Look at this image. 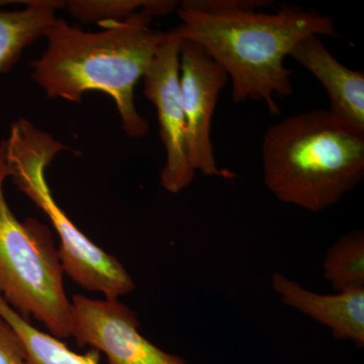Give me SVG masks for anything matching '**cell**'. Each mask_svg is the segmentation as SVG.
Masks as SVG:
<instances>
[{"mask_svg":"<svg viewBox=\"0 0 364 364\" xmlns=\"http://www.w3.org/2000/svg\"><path fill=\"white\" fill-rule=\"evenodd\" d=\"M267 0H186L177 11L181 40L202 46L232 80L235 104L264 102L270 114L274 97L293 95V71L284 61L294 46L311 36L338 38L334 20L313 9L286 4L274 14L259 13Z\"/></svg>","mask_w":364,"mask_h":364,"instance_id":"1","label":"cell"},{"mask_svg":"<svg viewBox=\"0 0 364 364\" xmlns=\"http://www.w3.org/2000/svg\"><path fill=\"white\" fill-rule=\"evenodd\" d=\"M154 18L143 9L95 33L58 18L46 35L44 53L32 62L31 77L50 98L80 102L88 91L109 95L124 134L142 138L150 126L136 111L135 88L166 36L151 28Z\"/></svg>","mask_w":364,"mask_h":364,"instance_id":"2","label":"cell"},{"mask_svg":"<svg viewBox=\"0 0 364 364\" xmlns=\"http://www.w3.org/2000/svg\"><path fill=\"white\" fill-rule=\"evenodd\" d=\"M263 179L279 202L322 212L364 176V136L349 133L326 109L284 117L263 135Z\"/></svg>","mask_w":364,"mask_h":364,"instance_id":"3","label":"cell"},{"mask_svg":"<svg viewBox=\"0 0 364 364\" xmlns=\"http://www.w3.org/2000/svg\"><path fill=\"white\" fill-rule=\"evenodd\" d=\"M4 144L9 178L47 215L58 234L64 272L78 286L105 299L132 293L135 282L123 264L87 238L53 198L46 170L66 146L26 119L11 124Z\"/></svg>","mask_w":364,"mask_h":364,"instance_id":"4","label":"cell"},{"mask_svg":"<svg viewBox=\"0 0 364 364\" xmlns=\"http://www.w3.org/2000/svg\"><path fill=\"white\" fill-rule=\"evenodd\" d=\"M6 144L0 141V296L18 315L36 318L49 334L70 338L71 299L64 287L58 249L49 228L33 219L21 222L9 208Z\"/></svg>","mask_w":364,"mask_h":364,"instance_id":"5","label":"cell"},{"mask_svg":"<svg viewBox=\"0 0 364 364\" xmlns=\"http://www.w3.org/2000/svg\"><path fill=\"white\" fill-rule=\"evenodd\" d=\"M71 306V337L105 354L107 364H189L144 337L136 313L119 299L75 294Z\"/></svg>","mask_w":364,"mask_h":364,"instance_id":"6","label":"cell"},{"mask_svg":"<svg viewBox=\"0 0 364 364\" xmlns=\"http://www.w3.org/2000/svg\"><path fill=\"white\" fill-rule=\"evenodd\" d=\"M181 39L176 31L166 33L152 63L144 74V95L154 105L164 146L165 164L160 181L168 193H181L193 183L186 148V122L182 105L179 57Z\"/></svg>","mask_w":364,"mask_h":364,"instance_id":"7","label":"cell"},{"mask_svg":"<svg viewBox=\"0 0 364 364\" xmlns=\"http://www.w3.org/2000/svg\"><path fill=\"white\" fill-rule=\"evenodd\" d=\"M179 79L186 122V148L189 165L203 176L232 178L215 161L210 128L220 92L228 82L227 72L202 46L181 41Z\"/></svg>","mask_w":364,"mask_h":364,"instance_id":"8","label":"cell"},{"mask_svg":"<svg viewBox=\"0 0 364 364\" xmlns=\"http://www.w3.org/2000/svg\"><path fill=\"white\" fill-rule=\"evenodd\" d=\"M289 57L313 74L330 100L332 119L344 130L364 136V74L340 63L318 36L294 46Z\"/></svg>","mask_w":364,"mask_h":364,"instance_id":"9","label":"cell"},{"mask_svg":"<svg viewBox=\"0 0 364 364\" xmlns=\"http://www.w3.org/2000/svg\"><path fill=\"white\" fill-rule=\"evenodd\" d=\"M272 287L284 305L331 330L335 339L364 347V289L322 294L309 291L282 273L272 275Z\"/></svg>","mask_w":364,"mask_h":364,"instance_id":"10","label":"cell"},{"mask_svg":"<svg viewBox=\"0 0 364 364\" xmlns=\"http://www.w3.org/2000/svg\"><path fill=\"white\" fill-rule=\"evenodd\" d=\"M25 9L6 11L0 4V73H6L20 61L26 48L46 37L58 18L57 9L64 1L31 0Z\"/></svg>","mask_w":364,"mask_h":364,"instance_id":"11","label":"cell"},{"mask_svg":"<svg viewBox=\"0 0 364 364\" xmlns=\"http://www.w3.org/2000/svg\"><path fill=\"white\" fill-rule=\"evenodd\" d=\"M0 316L18 333L25 345L31 364H100V353L72 351L61 340L33 327L0 296Z\"/></svg>","mask_w":364,"mask_h":364,"instance_id":"12","label":"cell"},{"mask_svg":"<svg viewBox=\"0 0 364 364\" xmlns=\"http://www.w3.org/2000/svg\"><path fill=\"white\" fill-rule=\"evenodd\" d=\"M323 274L337 291L364 289V233L344 235L328 249Z\"/></svg>","mask_w":364,"mask_h":364,"instance_id":"13","label":"cell"},{"mask_svg":"<svg viewBox=\"0 0 364 364\" xmlns=\"http://www.w3.org/2000/svg\"><path fill=\"white\" fill-rule=\"evenodd\" d=\"M179 4L171 0H69L64 1V7L81 23L102 26L127 20L143 9L155 16H164L172 13Z\"/></svg>","mask_w":364,"mask_h":364,"instance_id":"14","label":"cell"},{"mask_svg":"<svg viewBox=\"0 0 364 364\" xmlns=\"http://www.w3.org/2000/svg\"><path fill=\"white\" fill-rule=\"evenodd\" d=\"M0 364H31L18 333L0 316Z\"/></svg>","mask_w":364,"mask_h":364,"instance_id":"15","label":"cell"}]
</instances>
